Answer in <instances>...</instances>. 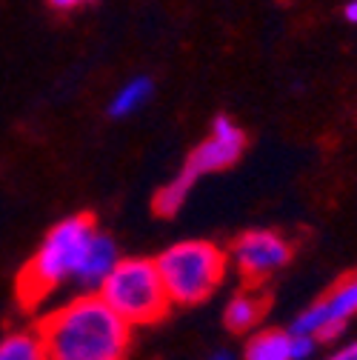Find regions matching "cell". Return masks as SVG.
<instances>
[{"label":"cell","mask_w":357,"mask_h":360,"mask_svg":"<svg viewBox=\"0 0 357 360\" xmlns=\"http://www.w3.org/2000/svg\"><path fill=\"white\" fill-rule=\"evenodd\" d=\"M46 360H126L131 326L103 303L98 292H83L37 321Z\"/></svg>","instance_id":"6da1fadb"},{"label":"cell","mask_w":357,"mask_h":360,"mask_svg":"<svg viewBox=\"0 0 357 360\" xmlns=\"http://www.w3.org/2000/svg\"><path fill=\"white\" fill-rule=\"evenodd\" d=\"M95 235H98V220L89 212H77L55 223L49 235L43 238V243L37 246V252L18 272V281H15L18 306L26 311H34L60 286L74 283L80 260Z\"/></svg>","instance_id":"7a4b0ae2"},{"label":"cell","mask_w":357,"mask_h":360,"mask_svg":"<svg viewBox=\"0 0 357 360\" xmlns=\"http://www.w3.org/2000/svg\"><path fill=\"white\" fill-rule=\"evenodd\" d=\"M155 263L171 306H200L220 289L229 272V255L212 240L171 243Z\"/></svg>","instance_id":"3957f363"},{"label":"cell","mask_w":357,"mask_h":360,"mask_svg":"<svg viewBox=\"0 0 357 360\" xmlns=\"http://www.w3.org/2000/svg\"><path fill=\"white\" fill-rule=\"evenodd\" d=\"M98 295L131 329L160 323L171 309L157 263L149 257H120Z\"/></svg>","instance_id":"277c9868"},{"label":"cell","mask_w":357,"mask_h":360,"mask_svg":"<svg viewBox=\"0 0 357 360\" xmlns=\"http://www.w3.org/2000/svg\"><path fill=\"white\" fill-rule=\"evenodd\" d=\"M357 318V269L343 275L335 286L326 289L315 303H309L297 318L292 321L294 335H309L320 343H332L340 338L349 323Z\"/></svg>","instance_id":"5b68a950"},{"label":"cell","mask_w":357,"mask_h":360,"mask_svg":"<svg viewBox=\"0 0 357 360\" xmlns=\"http://www.w3.org/2000/svg\"><path fill=\"white\" fill-rule=\"evenodd\" d=\"M226 255L246 286H257L292 263L294 246L275 229H249L232 240Z\"/></svg>","instance_id":"8992f818"},{"label":"cell","mask_w":357,"mask_h":360,"mask_svg":"<svg viewBox=\"0 0 357 360\" xmlns=\"http://www.w3.org/2000/svg\"><path fill=\"white\" fill-rule=\"evenodd\" d=\"M249 146V138H246V131L226 115H217L209 126V134L206 138L192 149V155L186 158L183 169L177 172L186 184H197L200 177L206 174H217V172H226L232 169L243 152Z\"/></svg>","instance_id":"52a82bcc"},{"label":"cell","mask_w":357,"mask_h":360,"mask_svg":"<svg viewBox=\"0 0 357 360\" xmlns=\"http://www.w3.org/2000/svg\"><path fill=\"white\" fill-rule=\"evenodd\" d=\"M120 255H117V246L109 235H95L92 243H89L83 260H80V269L74 275V286H80L83 292H98L100 283L109 278V272L117 266Z\"/></svg>","instance_id":"ba28073f"},{"label":"cell","mask_w":357,"mask_h":360,"mask_svg":"<svg viewBox=\"0 0 357 360\" xmlns=\"http://www.w3.org/2000/svg\"><path fill=\"white\" fill-rule=\"evenodd\" d=\"M266 311H269V297H266L257 286H246L226 303L223 323H226V329L235 335H252L254 329H260Z\"/></svg>","instance_id":"9c48e42d"},{"label":"cell","mask_w":357,"mask_h":360,"mask_svg":"<svg viewBox=\"0 0 357 360\" xmlns=\"http://www.w3.org/2000/svg\"><path fill=\"white\" fill-rule=\"evenodd\" d=\"M243 360H294V335L289 329H254L243 346Z\"/></svg>","instance_id":"30bf717a"},{"label":"cell","mask_w":357,"mask_h":360,"mask_svg":"<svg viewBox=\"0 0 357 360\" xmlns=\"http://www.w3.org/2000/svg\"><path fill=\"white\" fill-rule=\"evenodd\" d=\"M0 360H46V349L37 329H18L0 338Z\"/></svg>","instance_id":"8fae6325"},{"label":"cell","mask_w":357,"mask_h":360,"mask_svg":"<svg viewBox=\"0 0 357 360\" xmlns=\"http://www.w3.org/2000/svg\"><path fill=\"white\" fill-rule=\"evenodd\" d=\"M149 98H152V80L149 77H131L126 86H120V92L112 98L109 115L112 117H129V115L141 112Z\"/></svg>","instance_id":"7c38bea8"},{"label":"cell","mask_w":357,"mask_h":360,"mask_svg":"<svg viewBox=\"0 0 357 360\" xmlns=\"http://www.w3.org/2000/svg\"><path fill=\"white\" fill-rule=\"evenodd\" d=\"M192 184H186V180L177 174V177H171L166 186H160L157 192H155V200H152V212L155 214H160V217H174L177 212L183 209V203L189 200V195H192Z\"/></svg>","instance_id":"4fadbf2b"},{"label":"cell","mask_w":357,"mask_h":360,"mask_svg":"<svg viewBox=\"0 0 357 360\" xmlns=\"http://www.w3.org/2000/svg\"><path fill=\"white\" fill-rule=\"evenodd\" d=\"M292 332V329H289ZM294 335V332H292ZM320 352V340L309 335H294V360H315Z\"/></svg>","instance_id":"5bb4252c"},{"label":"cell","mask_w":357,"mask_h":360,"mask_svg":"<svg viewBox=\"0 0 357 360\" xmlns=\"http://www.w3.org/2000/svg\"><path fill=\"white\" fill-rule=\"evenodd\" d=\"M323 360H357V340H349V343H343V346H337L329 357H323Z\"/></svg>","instance_id":"9a60e30c"},{"label":"cell","mask_w":357,"mask_h":360,"mask_svg":"<svg viewBox=\"0 0 357 360\" xmlns=\"http://www.w3.org/2000/svg\"><path fill=\"white\" fill-rule=\"evenodd\" d=\"M83 4H89V0H49V6L58 9V12H72V9L83 6Z\"/></svg>","instance_id":"2e32d148"},{"label":"cell","mask_w":357,"mask_h":360,"mask_svg":"<svg viewBox=\"0 0 357 360\" xmlns=\"http://www.w3.org/2000/svg\"><path fill=\"white\" fill-rule=\"evenodd\" d=\"M343 15H346L349 23H357V0H349L346 9H343Z\"/></svg>","instance_id":"e0dca14e"},{"label":"cell","mask_w":357,"mask_h":360,"mask_svg":"<svg viewBox=\"0 0 357 360\" xmlns=\"http://www.w3.org/2000/svg\"><path fill=\"white\" fill-rule=\"evenodd\" d=\"M209 360H238V357H235L232 352H214Z\"/></svg>","instance_id":"ac0fdd59"}]
</instances>
